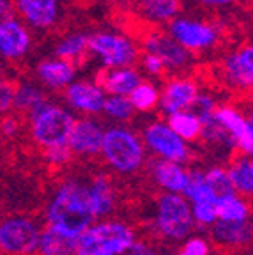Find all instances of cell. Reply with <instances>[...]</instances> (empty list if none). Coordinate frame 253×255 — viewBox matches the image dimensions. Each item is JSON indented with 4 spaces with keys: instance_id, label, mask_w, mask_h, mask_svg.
Instances as JSON below:
<instances>
[{
    "instance_id": "6da1fadb",
    "label": "cell",
    "mask_w": 253,
    "mask_h": 255,
    "mask_svg": "<svg viewBox=\"0 0 253 255\" xmlns=\"http://www.w3.org/2000/svg\"><path fill=\"white\" fill-rule=\"evenodd\" d=\"M94 220L89 188L67 183L57 193L48 211L50 229L66 238L78 239Z\"/></svg>"
},
{
    "instance_id": "7a4b0ae2",
    "label": "cell",
    "mask_w": 253,
    "mask_h": 255,
    "mask_svg": "<svg viewBox=\"0 0 253 255\" xmlns=\"http://www.w3.org/2000/svg\"><path fill=\"white\" fill-rule=\"evenodd\" d=\"M133 232L123 223H101L89 227L76 239L78 255H114L133 243Z\"/></svg>"
},
{
    "instance_id": "3957f363",
    "label": "cell",
    "mask_w": 253,
    "mask_h": 255,
    "mask_svg": "<svg viewBox=\"0 0 253 255\" xmlns=\"http://www.w3.org/2000/svg\"><path fill=\"white\" fill-rule=\"evenodd\" d=\"M32 126H34V138L37 143L50 147L67 145V138L75 126L73 119L66 110L50 107L44 103L36 112H32Z\"/></svg>"
},
{
    "instance_id": "277c9868",
    "label": "cell",
    "mask_w": 253,
    "mask_h": 255,
    "mask_svg": "<svg viewBox=\"0 0 253 255\" xmlns=\"http://www.w3.org/2000/svg\"><path fill=\"white\" fill-rule=\"evenodd\" d=\"M103 152L107 159L121 172H133L143 159L140 142L124 129H110L103 136Z\"/></svg>"
},
{
    "instance_id": "5b68a950",
    "label": "cell",
    "mask_w": 253,
    "mask_h": 255,
    "mask_svg": "<svg viewBox=\"0 0 253 255\" xmlns=\"http://www.w3.org/2000/svg\"><path fill=\"white\" fill-rule=\"evenodd\" d=\"M158 225L168 238H186L193 227V216L186 200L175 193L163 195L158 204Z\"/></svg>"
},
{
    "instance_id": "8992f818",
    "label": "cell",
    "mask_w": 253,
    "mask_h": 255,
    "mask_svg": "<svg viewBox=\"0 0 253 255\" xmlns=\"http://www.w3.org/2000/svg\"><path fill=\"white\" fill-rule=\"evenodd\" d=\"M39 231L28 220L14 218L0 223V250L12 255H28L37 250Z\"/></svg>"
},
{
    "instance_id": "52a82bcc",
    "label": "cell",
    "mask_w": 253,
    "mask_h": 255,
    "mask_svg": "<svg viewBox=\"0 0 253 255\" xmlns=\"http://www.w3.org/2000/svg\"><path fill=\"white\" fill-rule=\"evenodd\" d=\"M170 34L175 43L188 52H202L218 43V34L211 25L190 20H175L170 23Z\"/></svg>"
},
{
    "instance_id": "ba28073f",
    "label": "cell",
    "mask_w": 253,
    "mask_h": 255,
    "mask_svg": "<svg viewBox=\"0 0 253 255\" xmlns=\"http://www.w3.org/2000/svg\"><path fill=\"white\" fill-rule=\"evenodd\" d=\"M89 48L103 57L108 68L127 66L136 60V50L133 43L126 37L112 36V34H94L89 37Z\"/></svg>"
},
{
    "instance_id": "9c48e42d",
    "label": "cell",
    "mask_w": 253,
    "mask_h": 255,
    "mask_svg": "<svg viewBox=\"0 0 253 255\" xmlns=\"http://www.w3.org/2000/svg\"><path fill=\"white\" fill-rule=\"evenodd\" d=\"M145 142L150 145L152 151L166 158V161H184L188 158V149L181 138L172 131L170 128L158 123L147 128Z\"/></svg>"
},
{
    "instance_id": "30bf717a",
    "label": "cell",
    "mask_w": 253,
    "mask_h": 255,
    "mask_svg": "<svg viewBox=\"0 0 253 255\" xmlns=\"http://www.w3.org/2000/svg\"><path fill=\"white\" fill-rule=\"evenodd\" d=\"M145 46L149 50V53L156 55L158 59H161L163 64L170 66V68H182L184 64H188L191 53L188 50L181 46V44L175 43L172 37L165 36V34H152V36H147Z\"/></svg>"
},
{
    "instance_id": "8fae6325",
    "label": "cell",
    "mask_w": 253,
    "mask_h": 255,
    "mask_svg": "<svg viewBox=\"0 0 253 255\" xmlns=\"http://www.w3.org/2000/svg\"><path fill=\"white\" fill-rule=\"evenodd\" d=\"M103 136L105 133L101 131V128L91 121H75L67 138V147L83 154H96L103 147Z\"/></svg>"
},
{
    "instance_id": "7c38bea8",
    "label": "cell",
    "mask_w": 253,
    "mask_h": 255,
    "mask_svg": "<svg viewBox=\"0 0 253 255\" xmlns=\"http://www.w3.org/2000/svg\"><path fill=\"white\" fill-rule=\"evenodd\" d=\"M253 50L250 44L243 46L238 53H232L225 60L223 71L230 85H238L241 89H250L253 84Z\"/></svg>"
},
{
    "instance_id": "4fadbf2b",
    "label": "cell",
    "mask_w": 253,
    "mask_h": 255,
    "mask_svg": "<svg viewBox=\"0 0 253 255\" xmlns=\"http://www.w3.org/2000/svg\"><path fill=\"white\" fill-rule=\"evenodd\" d=\"M28 34L18 21L4 20L0 23V53L7 59H18L28 50Z\"/></svg>"
},
{
    "instance_id": "5bb4252c",
    "label": "cell",
    "mask_w": 253,
    "mask_h": 255,
    "mask_svg": "<svg viewBox=\"0 0 253 255\" xmlns=\"http://www.w3.org/2000/svg\"><path fill=\"white\" fill-rule=\"evenodd\" d=\"M18 7L28 23L37 28L52 27L59 18L57 0H18Z\"/></svg>"
},
{
    "instance_id": "9a60e30c",
    "label": "cell",
    "mask_w": 253,
    "mask_h": 255,
    "mask_svg": "<svg viewBox=\"0 0 253 255\" xmlns=\"http://www.w3.org/2000/svg\"><path fill=\"white\" fill-rule=\"evenodd\" d=\"M98 84L114 96H124L131 94L142 82H140V75L134 69H123L114 73L110 69H101L98 73Z\"/></svg>"
},
{
    "instance_id": "2e32d148",
    "label": "cell",
    "mask_w": 253,
    "mask_h": 255,
    "mask_svg": "<svg viewBox=\"0 0 253 255\" xmlns=\"http://www.w3.org/2000/svg\"><path fill=\"white\" fill-rule=\"evenodd\" d=\"M67 101L75 108L85 112H101L105 107V94L96 85L75 84L67 89Z\"/></svg>"
},
{
    "instance_id": "e0dca14e",
    "label": "cell",
    "mask_w": 253,
    "mask_h": 255,
    "mask_svg": "<svg viewBox=\"0 0 253 255\" xmlns=\"http://www.w3.org/2000/svg\"><path fill=\"white\" fill-rule=\"evenodd\" d=\"M195 96H197V87L191 82H188V80L172 82L161 98V108L170 116L177 114L193 101Z\"/></svg>"
},
{
    "instance_id": "ac0fdd59",
    "label": "cell",
    "mask_w": 253,
    "mask_h": 255,
    "mask_svg": "<svg viewBox=\"0 0 253 255\" xmlns=\"http://www.w3.org/2000/svg\"><path fill=\"white\" fill-rule=\"evenodd\" d=\"M214 241L227 245L248 243L252 238V227L248 222H222L218 220L213 229Z\"/></svg>"
},
{
    "instance_id": "d6986e66",
    "label": "cell",
    "mask_w": 253,
    "mask_h": 255,
    "mask_svg": "<svg viewBox=\"0 0 253 255\" xmlns=\"http://www.w3.org/2000/svg\"><path fill=\"white\" fill-rule=\"evenodd\" d=\"M37 73L50 87H64L75 76V68L64 60H44L39 64Z\"/></svg>"
},
{
    "instance_id": "ffe728a7",
    "label": "cell",
    "mask_w": 253,
    "mask_h": 255,
    "mask_svg": "<svg viewBox=\"0 0 253 255\" xmlns=\"http://www.w3.org/2000/svg\"><path fill=\"white\" fill-rule=\"evenodd\" d=\"M37 248L41 255H71L76 252V239L66 238L48 227L43 234H39Z\"/></svg>"
},
{
    "instance_id": "44dd1931",
    "label": "cell",
    "mask_w": 253,
    "mask_h": 255,
    "mask_svg": "<svg viewBox=\"0 0 253 255\" xmlns=\"http://www.w3.org/2000/svg\"><path fill=\"white\" fill-rule=\"evenodd\" d=\"M154 174L158 183L163 188H166V190H170L172 193H175V195H177L179 191L184 190V186H186L188 174L177 163H174V161H166V159L165 161H159L156 165Z\"/></svg>"
},
{
    "instance_id": "7402d4cb",
    "label": "cell",
    "mask_w": 253,
    "mask_h": 255,
    "mask_svg": "<svg viewBox=\"0 0 253 255\" xmlns=\"http://www.w3.org/2000/svg\"><path fill=\"white\" fill-rule=\"evenodd\" d=\"M204 183L209 191L211 199L214 200V204L220 202V200L230 199V197H236V190H234L232 183H230V177L223 168H213L204 175Z\"/></svg>"
},
{
    "instance_id": "603a6c76",
    "label": "cell",
    "mask_w": 253,
    "mask_h": 255,
    "mask_svg": "<svg viewBox=\"0 0 253 255\" xmlns=\"http://www.w3.org/2000/svg\"><path fill=\"white\" fill-rule=\"evenodd\" d=\"M87 50H89V37L83 36V34H73V36L64 39L57 46L55 52L60 57V60L71 64L73 68H76V60L85 59Z\"/></svg>"
},
{
    "instance_id": "cb8c5ba5",
    "label": "cell",
    "mask_w": 253,
    "mask_h": 255,
    "mask_svg": "<svg viewBox=\"0 0 253 255\" xmlns=\"http://www.w3.org/2000/svg\"><path fill=\"white\" fill-rule=\"evenodd\" d=\"M214 117L218 119V123L222 124L225 128L227 131L232 135L234 142L238 143L239 140L245 136V133L248 131V128H252V121H245L241 116H239L238 112L234 110V108H229V107H223V108H218L214 112Z\"/></svg>"
},
{
    "instance_id": "d4e9b609",
    "label": "cell",
    "mask_w": 253,
    "mask_h": 255,
    "mask_svg": "<svg viewBox=\"0 0 253 255\" xmlns=\"http://www.w3.org/2000/svg\"><path fill=\"white\" fill-rule=\"evenodd\" d=\"M140 14L150 20H168L179 11V0H134Z\"/></svg>"
},
{
    "instance_id": "484cf974",
    "label": "cell",
    "mask_w": 253,
    "mask_h": 255,
    "mask_svg": "<svg viewBox=\"0 0 253 255\" xmlns=\"http://www.w3.org/2000/svg\"><path fill=\"white\" fill-rule=\"evenodd\" d=\"M168 128L179 136L181 140H193L200 138L202 129L200 123H198L195 117H191L190 114H184V112H177V114H172L170 119H168Z\"/></svg>"
},
{
    "instance_id": "4316f807",
    "label": "cell",
    "mask_w": 253,
    "mask_h": 255,
    "mask_svg": "<svg viewBox=\"0 0 253 255\" xmlns=\"http://www.w3.org/2000/svg\"><path fill=\"white\" fill-rule=\"evenodd\" d=\"M230 177V183H232L234 190L241 191L250 195L253 190V165L250 159H239L230 167V170L227 172Z\"/></svg>"
},
{
    "instance_id": "83f0119b",
    "label": "cell",
    "mask_w": 253,
    "mask_h": 255,
    "mask_svg": "<svg viewBox=\"0 0 253 255\" xmlns=\"http://www.w3.org/2000/svg\"><path fill=\"white\" fill-rule=\"evenodd\" d=\"M89 193H91V202H92V213L96 216L107 215L112 207V190L108 186V183L99 177L94 181L91 188H89Z\"/></svg>"
},
{
    "instance_id": "f1b7e54d",
    "label": "cell",
    "mask_w": 253,
    "mask_h": 255,
    "mask_svg": "<svg viewBox=\"0 0 253 255\" xmlns=\"http://www.w3.org/2000/svg\"><path fill=\"white\" fill-rule=\"evenodd\" d=\"M216 207V220L222 222H246L248 218V207L236 197L220 200L214 204Z\"/></svg>"
},
{
    "instance_id": "f546056e",
    "label": "cell",
    "mask_w": 253,
    "mask_h": 255,
    "mask_svg": "<svg viewBox=\"0 0 253 255\" xmlns=\"http://www.w3.org/2000/svg\"><path fill=\"white\" fill-rule=\"evenodd\" d=\"M12 105H14L18 110L30 112L32 114V112H36L37 108L44 105V96L34 87H21L16 91Z\"/></svg>"
},
{
    "instance_id": "4dcf8cb0",
    "label": "cell",
    "mask_w": 253,
    "mask_h": 255,
    "mask_svg": "<svg viewBox=\"0 0 253 255\" xmlns=\"http://www.w3.org/2000/svg\"><path fill=\"white\" fill-rule=\"evenodd\" d=\"M159 96L158 91L150 84H140L138 87L131 92V100L129 103L133 105V108H138L142 112H147L150 108H154L158 103Z\"/></svg>"
},
{
    "instance_id": "1f68e13d",
    "label": "cell",
    "mask_w": 253,
    "mask_h": 255,
    "mask_svg": "<svg viewBox=\"0 0 253 255\" xmlns=\"http://www.w3.org/2000/svg\"><path fill=\"white\" fill-rule=\"evenodd\" d=\"M182 193H186V195L193 200V204L207 202V200L214 202V200L211 199L209 191H207L206 183H204V175H202L200 172H190V174H188L186 186H184Z\"/></svg>"
},
{
    "instance_id": "d6a6232c",
    "label": "cell",
    "mask_w": 253,
    "mask_h": 255,
    "mask_svg": "<svg viewBox=\"0 0 253 255\" xmlns=\"http://www.w3.org/2000/svg\"><path fill=\"white\" fill-rule=\"evenodd\" d=\"M184 110H186L184 114H190V116L195 117L198 123H204V121L209 119L214 112H216V105H214V101L211 100V98H207V96L197 94L193 98V101H191Z\"/></svg>"
},
{
    "instance_id": "836d02e7",
    "label": "cell",
    "mask_w": 253,
    "mask_h": 255,
    "mask_svg": "<svg viewBox=\"0 0 253 255\" xmlns=\"http://www.w3.org/2000/svg\"><path fill=\"white\" fill-rule=\"evenodd\" d=\"M105 110L110 116L117 117V119H129L133 116V105L129 103V100L123 98V96H114L110 100H105Z\"/></svg>"
},
{
    "instance_id": "e575fe53",
    "label": "cell",
    "mask_w": 253,
    "mask_h": 255,
    "mask_svg": "<svg viewBox=\"0 0 253 255\" xmlns=\"http://www.w3.org/2000/svg\"><path fill=\"white\" fill-rule=\"evenodd\" d=\"M191 216H195L200 223H214L216 222V207H214V202L207 200V202L193 204Z\"/></svg>"
},
{
    "instance_id": "d590c367",
    "label": "cell",
    "mask_w": 253,
    "mask_h": 255,
    "mask_svg": "<svg viewBox=\"0 0 253 255\" xmlns=\"http://www.w3.org/2000/svg\"><path fill=\"white\" fill-rule=\"evenodd\" d=\"M16 91H18V87L12 82H0V112L11 108Z\"/></svg>"
},
{
    "instance_id": "8d00e7d4",
    "label": "cell",
    "mask_w": 253,
    "mask_h": 255,
    "mask_svg": "<svg viewBox=\"0 0 253 255\" xmlns=\"http://www.w3.org/2000/svg\"><path fill=\"white\" fill-rule=\"evenodd\" d=\"M207 254H209L207 243L200 238H195L191 241H188L186 247L182 248L181 252V255H207Z\"/></svg>"
},
{
    "instance_id": "74e56055",
    "label": "cell",
    "mask_w": 253,
    "mask_h": 255,
    "mask_svg": "<svg viewBox=\"0 0 253 255\" xmlns=\"http://www.w3.org/2000/svg\"><path fill=\"white\" fill-rule=\"evenodd\" d=\"M46 158L53 163H64L71 158V149L67 145H60V147H50L46 149Z\"/></svg>"
},
{
    "instance_id": "f35d334b",
    "label": "cell",
    "mask_w": 253,
    "mask_h": 255,
    "mask_svg": "<svg viewBox=\"0 0 253 255\" xmlns=\"http://www.w3.org/2000/svg\"><path fill=\"white\" fill-rule=\"evenodd\" d=\"M163 66H165V64L161 62V59H158V57L152 55V53L145 55V59H143V68H145L149 73H152V75L163 73Z\"/></svg>"
},
{
    "instance_id": "ab89813d",
    "label": "cell",
    "mask_w": 253,
    "mask_h": 255,
    "mask_svg": "<svg viewBox=\"0 0 253 255\" xmlns=\"http://www.w3.org/2000/svg\"><path fill=\"white\" fill-rule=\"evenodd\" d=\"M114 255H152V252H150L145 245L134 243L133 241L131 245H127L126 248H123V250L117 252V254H114Z\"/></svg>"
},
{
    "instance_id": "60d3db41",
    "label": "cell",
    "mask_w": 253,
    "mask_h": 255,
    "mask_svg": "<svg viewBox=\"0 0 253 255\" xmlns=\"http://www.w3.org/2000/svg\"><path fill=\"white\" fill-rule=\"evenodd\" d=\"M0 129H2L4 133H7V135H12V133H16V129H18V123H16V119L9 117V119L2 121V124H0Z\"/></svg>"
},
{
    "instance_id": "b9f144b4",
    "label": "cell",
    "mask_w": 253,
    "mask_h": 255,
    "mask_svg": "<svg viewBox=\"0 0 253 255\" xmlns=\"http://www.w3.org/2000/svg\"><path fill=\"white\" fill-rule=\"evenodd\" d=\"M202 4H207V5H227L234 0H200Z\"/></svg>"
},
{
    "instance_id": "7bdbcfd3",
    "label": "cell",
    "mask_w": 253,
    "mask_h": 255,
    "mask_svg": "<svg viewBox=\"0 0 253 255\" xmlns=\"http://www.w3.org/2000/svg\"><path fill=\"white\" fill-rule=\"evenodd\" d=\"M4 16H9V4L5 0H0V18Z\"/></svg>"
}]
</instances>
